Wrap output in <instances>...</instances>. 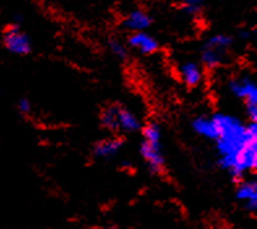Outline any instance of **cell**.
Returning <instances> with one entry per match:
<instances>
[{
    "mask_svg": "<svg viewBox=\"0 0 257 229\" xmlns=\"http://www.w3.org/2000/svg\"><path fill=\"white\" fill-rule=\"evenodd\" d=\"M210 117L217 130V165L227 173L236 155L248 143L257 140V122H244L225 111H217Z\"/></svg>",
    "mask_w": 257,
    "mask_h": 229,
    "instance_id": "6da1fadb",
    "label": "cell"
},
{
    "mask_svg": "<svg viewBox=\"0 0 257 229\" xmlns=\"http://www.w3.org/2000/svg\"><path fill=\"white\" fill-rule=\"evenodd\" d=\"M162 135V127L158 122L150 121L143 124L140 155L149 173L154 176H160L166 169V156L163 152Z\"/></svg>",
    "mask_w": 257,
    "mask_h": 229,
    "instance_id": "7a4b0ae2",
    "label": "cell"
},
{
    "mask_svg": "<svg viewBox=\"0 0 257 229\" xmlns=\"http://www.w3.org/2000/svg\"><path fill=\"white\" fill-rule=\"evenodd\" d=\"M235 38L227 33H214L200 47V64L205 71H213L225 64Z\"/></svg>",
    "mask_w": 257,
    "mask_h": 229,
    "instance_id": "3957f363",
    "label": "cell"
},
{
    "mask_svg": "<svg viewBox=\"0 0 257 229\" xmlns=\"http://www.w3.org/2000/svg\"><path fill=\"white\" fill-rule=\"evenodd\" d=\"M3 43L6 49L17 56L29 55L33 50L32 38L21 28V24L12 23L7 26L3 33Z\"/></svg>",
    "mask_w": 257,
    "mask_h": 229,
    "instance_id": "277c9868",
    "label": "cell"
},
{
    "mask_svg": "<svg viewBox=\"0 0 257 229\" xmlns=\"http://www.w3.org/2000/svg\"><path fill=\"white\" fill-rule=\"evenodd\" d=\"M230 95L244 101V106H257V84L249 73H240L228 79Z\"/></svg>",
    "mask_w": 257,
    "mask_h": 229,
    "instance_id": "5b68a950",
    "label": "cell"
},
{
    "mask_svg": "<svg viewBox=\"0 0 257 229\" xmlns=\"http://www.w3.org/2000/svg\"><path fill=\"white\" fill-rule=\"evenodd\" d=\"M125 145V139L120 135H111L108 137H104L102 140H98L93 145V156L98 160L110 161L116 159Z\"/></svg>",
    "mask_w": 257,
    "mask_h": 229,
    "instance_id": "8992f818",
    "label": "cell"
},
{
    "mask_svg": "<svg viewBox=\"0 0 257 229\" xmlns=\"http://www.w3.org/2000/svg\"><path fill=\"white\" fill-rule=\"evenodd\" d=\"M178 76L182 84L187 88H199L205 79V69L202 68V65L199 62L187 59L178 65Z\"/></svg>",
    "mask_w": 257,
    "mask_h": 229,
    "instance_id": "52a82bcc",
    "label": "cell"
},
{
    "mask_svg": "<svg viewBox=\"0 0 257 229\" xmlns=\"http://www.w3.org/2000/svg\"><path fill=\"white\" fill-rule=\"evenodd\" d=\"M235 198L243 203V207L248 213H256L257 211V180L256 177H247L236 183Z\"/></svg>",
    "mask_w": 257,
    "mask_h": 229,
    "instance_id": "ba28073f",
    "label": "cell"
},
{
    "mask_svg": "<svg viewBox=\"0 0 257 229\" xmlns=\"http://www.w3.org/2000/svg\"><path fill=\"white\" fill-rule=\"evenodd\" d=\"M153 23V16L148 11L143 10V8H135L121 19V28L127 30L130 34L131 33L147 32L152 28Z\"/></svg>",
    "mask_w": 257,
    "mask_h": 229,
    "instance_id": "9c48e42d",
    "label": "cell"
},
{
    "mask_svg": "<svg viewBox=\"0 0 257 229\" xmlns=\"http://www.w3.org/2000/svg\"><path fill=\"white\" fill-rule=\"evenodd\" d=\"M128 49L137 50L141 55H153L160 51V41L148 32L131 33L127 38Z\"/></svg>",
    "mask_w": 257,
    "mask_h": 229,
    "instance_id": "30bf717a",
    "label": "cell"
},
{
    "mask_svg": "<svg viewBox=\"0 0 257 229\" xmlns=\"http://www.w3.org/2000/svg\"><path fill=\"white\" fill-rule=\"evenodd\" d=\"M117 115V130L119 135L135 134L137 131H141L143 128V122L140 117L135 113L132 109L124 106V105L117 104L116 109Z\"/></svg>",
    "mask_w": 257,
    "mask_h": 229,
    "instance_id": "8fae6325",
    "label": "cell"
},
{
    "mask_svg": "<svg viewBox=\"0 0 257 229\" xmlns=\"http://www.w3.org/2000/svg\"><path fill=\"white\" fill-rule=\"evenodd\" d=\"M191 128L196 135H199L206 140H215L217 130H215L214 122L209 115H197L191 121Z\"/></svg>",
    "mask_w": 257,
    "mask_h": 229,
    "instance_id": "7c38bea8",
    "label": "cell"
},
{
    "mask_svg": "<svg viewBox=\"0 0 257 229\" xmlns=\"http://www.w3.org/2000/svg\"><path fill=\"white\" fill-rule=\"evenodd\" d=\"M117 104H111L103 109L99 114V123L102 128L108 131L112 135H119L117 130V115H116Z\"/></svg>",
    "mask_w": 257,
    "mask_h": 229,
    "instance_id": "4fadbf2b",
    "label": "cell"
},
{
    "mask_svg": "<svg viewBox=\"0 0 257 229\" xmlns=\"http://www.w3.org/2000/svg\"><path fill=\"white\" fill-rule=\"evenodd\" d=\"M178 8L187 17L199 19L205 12L206 3L202 0H183L178 4Z\"/></svg>",
    "mask_w": 257,
    "mask_h": 229,
    "instance_id": "5bb4252c",
    "label": "cell"
},
{
    "mask_svg": "<svg viewBox=\"0 0 257 229\" xmlns=\"http://www.w3.org/2000/svg\"><path fill=\"white\" fill-rule=\"evenodd\" d=\"M108 50L116 59L125 62L130 58V49L127 43L123 42L120 38H110L108 41Z\"/></svg>",
    "mask_w": 257,
    "mask_h": 229,
    "instance_id": "9a60e30c",
    "label": "cell"
},
{
    "mask_svg": "<svg viewBox=\"0 0 257 229\" xmlns=\"http://www.w3.org/2000/svg\"><path fill=\"white\" fill-rule=\"evenodd\" d=\"M16 106H17V110H19V113L21 115H29L33 110L32 101H30L29 98H26V97L20 98L19 101H17Z\"/></svg>",
    "mask_w": 257,
    "mask_h": 229,
    "instance_id": "2e32d148",
    "label": "cell"
},
{
    "mask_svg": "<svg viewBox=\"0 0 257 229\" xmlns=\"http://www.w3.org/2000/svg\"><path fill=\"white\" fill-rule=\"evenodd\" d=\"M238 37L240 39H244V41H248V39H251L252 33L249 32V30H247V29H240V30H239V33H238Z\"/></svg>",
    "mask_w": 257,
    "mask_h": 229,
    "instance_id": "e0dca14e",
    "label": "cell"
},
{
    "mask_svg": "<svg viewBox=\"0 0 257 229\" xmlns=\"http://www.w3.org/2000/svg\"><path fill=\"white\" fill-rule=\"evenodd\" d=\"M86 229H112V228H107V226H99V225H95V226H88Z\"/></svg>",
    "mask_w": 257,
    "mask_h": 229,
    "instance_id": "ac0fdd59",
    "label": "cell"
}]
</instances>
